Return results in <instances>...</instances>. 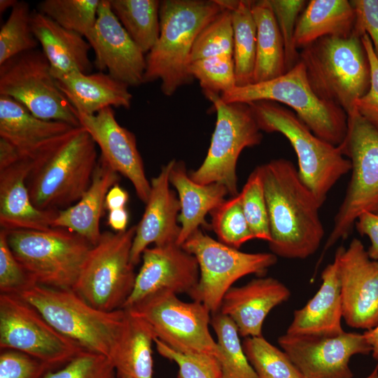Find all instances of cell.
I'll return each instance as SVG.
<instances>
[{"label": "cell", "mask_w": 378, "mask_h": 378, "mask_svg": "<svg viewBox=\"0 0 378 378\" xmlns=\"http://www.w3.org/2000/svg\"><path fill=\"white\" fill-rule=\"evenodd\" d=\"M356 12L353 33L362 36H369L378 58V0L350 1Z\"/></svg>", "instance_id": "cell-49"}, {"label": "cell", "mask_w": 378, "mask_h": 378, "mask_svg": "<svg viewBox=\"0 0 378 378\" xmlns=\"http://www.w3.org/2000/svg\"><path fill=\"white\" fill-rule=\"evenodd\" d=\"M128 199L127 192L117 183L112 186L106 194L105 209L109 211L125 208Z\"/></svg>", "instance_id": "cell-51"}, {"label": "cell", "mask_w": 378, "mask_h": 378, "mask_svg": "<svg viewBox=\"0 0 378 378\" xmlns=\"http://www.w3.org/2000/svg\"><path fill=\"white\" fill-rule=\"evenodd\" d=\"M242 346L258 378H303L288 355L262 335L246 337Z\"/></svg>", "instance_id": "cell-36"}, {"label": "cell", "mask_w": 378, "mask_h": 378, "mask_svg": "<svg viewBox=\"0 0 378 378\" xmlns=\"http://www.w3.org/2000/svg\"><path fill=\"white\" fill-rule=\"evenodd\" d=\"M355 21L356 12L350 1L311 0L298 20L295 46L302 49L324 36L348 38Z\"/></svg>", "instance_id": "cell-31"}, {"label": "cell", "mask_w": 378, "mask_h": 378, "mask_svg": "<svg viewBox=\"0 0 378 378\" xmlns=\"http://www.w3.org/2000/svg\"><path fill=\"white\" fill-rule=\"evenodd\" d=\"M20 158L22 157L13 145L0 138V169L14 164Z\"/></svg>", "instance_id": "cell-52"}, {"label": "cell", "mask_w": 378, "mask_h": 378, "mask_svg": "<svg viewBox=\"0 0 378 378\" xmlns=\"http://www.w3.org/2000/svg\"><path fill=\"white\" fill-rule=\"evenodd\" d=\"M0 95L14 99L37 118L80 126L75 108L57 87L50 64L38 48L0 64Z\"/></svg>", "instance_id": "cell-14"}, {"label": "cell", "mask_w": 378, "mask_h": 378, "mask_svg": "<svg viewBox=\"0 0 378 378\" xmlns=\"http://www.w3.org/2000/svg\"><path fill=\"white\" fill-rule=\"evenodd\" d=\"M361 41L370 65V85L368 92L356 100L354 108L378 131V58L368 34H363Z\"/></svg>", "instance_id": "cell-48"}, {"label": "cell", "mask_w": 378, "mask_h": 378, "mask_svg": "<svg viewBox=\"0 0 378 378\" xmlns=\"http://www.w3.org/2000/svg\"><path fill=\"white\" fill-rule=\"evenodd\" d=\"M347 115V132L338 147L351 162V176L318 264L329 248L349 235L360 214L378 213V131L355 108Z\"/></svg>", "instance_id": "cell-9"}, {"label": "cell", "mask_w": 378, "mask_h": 378, "mask_svg": "<svg viewBox=\"0 0 378 378\" xmlns=\"http://www.w3.org/2000/svg\"><path fill=\"white\" fill-rule=\"evenodd\" d=\"M31 11L27 2L18 1L0 29V64L24 52L38 48L31 25Z\"/></svg>", "instance_id": "cell-37"}, {"label": "cell", "mask_w": 378, "mask_h": 378, "mask_svg": "<svg viewBox=\"0 0 378 378\" xmlns=\"http://www.w3.org/2000/svg\"><path fill=\"white\" fill-rule=\"evenodd\" d=\"M335 255L343 318L351 328H374L378 325V260L369 258L356 238L346 248L339 246Z\"/></svg>", "instance_id": "cell-17"}, {"label": "cell", "mask_w": 378, "mask_h": 378, "mask_svg": "<svg viewBox=\"0 0 378 378\" xmlns=\"http://www.w3.org/2000/svg\"><path fill=\"white\" fill-rule=\"evenodd\" d=\"M211 324L217 337L220 378H258L244 353L234 323L217 312L212 314Z\"/></svg>", "instance_id": "cell-35"}, {"label": "cell", "mask_w": 378, "mask_h": 378, "mask_svg": "<svg viewBox=\"0 0 378 378\" xmlns=\"http://www.w3.org/2000/svg\"><path fill=\"white\" fill-rule=\"evenodd\" d=\"M94 50V65L130 86L144 83L145 53L136 45L111 10L109 0H100L96 22L85 37Z\"/></svg>", "instance_id": "cell-18"}, {"label": "cell", "mask_w": 378, "mask_h": 378, "mask_svg": "<svg viewBox=\"0 0 378 378\" xmlns=\"http://www.w3.org/2000/svg\"><path fill=\"white\" fill-rule=\"evenodd\" d=\"M278 343L303 378H353L350 358L372 352L363 334L344 331L334 336L285 333Z\"/></svg>", "instance_id": "cell-16"}, {"label": "cell", "mask_w": 378, "mask_h": 378, "mask_svg": "<svg viewBox=\"0 0 378 378\" xmlns=\"http://www.w3.org/2000/svg\"><path fill=\"white\" fill-rule=\"evenodd\" d=\"M284 46L286 71L300 61L294 42L298 20L307 4L304 0H270Z\"/></svg>", "instance_id": "cell-44"}, {"label": "cell", "mask_w": 378, "mask_h": 378, "mask_svg": "<svg viewBox=\"0 0 378 378\" xmlns=\"http://www.w3.org/2000/svg\"><path fill=\"white\" fill-rule=\"evenodd\" d=\"M256 167L267 203L272 253L287 259H305L314 254L325 233L319 216L321 205L294 164L278 158Z\"/></svg>", "instance_id": "cell-1"}, {"label": "cell", "mask_w": 378, "mask_h": 378, "mask_svg": "<svg viewBox=\"0 0 378 378\" xmlns=\"http://www.w3.org/2000/svg\"><path fill=\"white\" fill-rule=\"evenodd\" d=\"M59 332L83 349L110 358L124 323L125 312L98 309L74 290L35 285L20 295Z\"/></svg>", "instance_id": "cell-6"}, {"label": "cell", "mask_w": 378, "mask_h": 378, "mask_svg": "<svg viewBox=\"0 0 378 378\" xmlns=\"http://www.w3.org/2000/svg\"><path fill=\"white\" fill-rule=\"evenodd\" d=\"M174 160L163 165L158 175L150 181V191L141 219L136 225L131 249V262L135 266L144 250L151 244L164 246L176 243L181 232L178 213V197L170 189L169 174Z\"/></svg>", "instance_id": "cell-21"}, {"label": "cell", "mask_w": 378, "mask_h": 378, "mask_svg": "<svg viewBox=\"0 0 378 378\" xmlns=\"http://www.w3.org/2000/svg\"><path fill=\"white\" fill-rule=\"evenodd\" d=\"M17 0H1L0 1V13H4L7 9L12 8L16 4Z\"/></svg>", "instance_id": "cell-55"}, {"label": "cell", "mask_w": 378, "mask_h": 378, "mask_svg": "<svg viewBox=\"0 0 378 378\" xmlns=\"http://www.w3.org/2000/svg\"><path fill=\"white\" fill-rule=\"evenodd\" d=\"M290 297V291L283 283L272 277H260L242 286L230 288L219 312L234 323L240 336H261L268 314Z\"/></svg>", "instance_id": "cell-22"}, {"label": "cell", "mask_w": 378, "mask_h": 378, "mask_svg": "<svg viewBox=\"0 0 378 378\" xmlns=\"http://www.w3.org/2000/svg\"><path fill=\"white\" fill-rule=\"evenodd\" d=\"M257 28L253 83L267 81L286 72L283 38L270 0L252 1Z\"/></svg>", "instance_id": "cell-32"}, {"label": "cell", "mask_w": 378, "mask_h": 378, "mask_svg": "<svg viewBox=\"0 0 378 378\" xmlns=\"http://www.w3.org/2000/svg\"><path fill=\"white\" fill-rule=\"evenodd\" d=\"M189 71L198 80L204 96L220 95L236 86L232 56L218 55L192 62Z\"/></svg>", "instance_id": "cell-41"}, {"label": "cell", "mask_w": 378, "mask_h": 378, "mask_svg": "<svg viewBox=\"0 0 378 378\" xmlns=\"http://www.w3.org/2000/svg\"><path fill=\"white\" fill-rule=\"evenodd\" d=\"M217 1L222 8L230 10L232 15L236 86L252 84L257 45V28L251 10L252 1Z\"/></svg>", "instance_id": "cell-33"}, {"label": "cell", "mask_w": 378, "mask_h": 378, "mask_svg": "<svg viewBox=\"0 0 378 378\" xmlns=\"http://www.w3.org/2000/svg\"><path fill=\"white\" fill-rule=\"evenodd\" d=\"M100 0H44L36 10L61 27L83 36L96 22Z\"/></svg>", "instance_id": "cell-38"}, {"label": "cell", "mask_w": 378, "mask_h": 378, "mask_svg": "<svg viewBox=\"0 0 378 378\" xmlns=\"http://www.w3.org/2000/svg\"><path fill=\"white\" fill-rule=\"evenodd\" d=\"M30 158H20L0 169V225L1 229L46 230L59 211H42L32 203L26 180Z\"/></svg>", "instance_id": "cell-23"}, {"label": "cell", "mask_w": 378, "mask_h": 378, "mask_svg": "<svg viewBox=\"0 0 378 378\" xmlns=\"http://www.w3.org/2000/svg\"><path fill=\"white\" fill-rule=\"evenodd\" d=\"M225 103L271 101L281 103L294 113L318 138L338 146L344 141L348 115L340 106L321 99L312 88L304 65L299 61L284 74L245 86H235L220 94Z\"/></svg>", "instance_id": "cell-7"}, {"label": "cell", "mask_w": 378, "mask_h": 378, "mask_svg": "<svg viewBox=\"0 0 378 378\" xmlns=\"http://www.w3.org/2000/svg\"><path fill=\"white\" fill-rule=\"evenodd\" d=\"M128 211L125 208L115 209L108 211V225L116 232H124L128 228Z\"/></svg>", "instance_id": "cell-53"}, {"label": "cell", "mask_w": 378, "mask_h": 378, "mask_svg": "<svg viewBox=\"0 0 378 378\" xmlns=\"http://www.w3.org/2000/svg\"><path fill=\"white\" fill-rule=\"evenodd\" d=\"M209 214L211 227L223 244L239 249L245 242L255 239L245 217L239 192L225 200Z\"/></svg>", "instance_id": "cell-39"}, {"label": "cell", "mask_w": 378, "mask_h": 378, "mask_svg": "<svg viewBox=\"0 0 378 378\" xmlns=\"http://www.w3.org/2000/svg\"><path fill=\"white\" fill-rule=\"evenodd\" d=\"M363 335L372 347V357L378 360V325L372 329L365 330Z\"/></svg>", "instance_id": "cell-54"}, {"label": "cell", "mask_w": 378, "mask_h": 378, "mask_svg": "<svg viewBox=\"0 0 378 378\" xmlns=\"http://www.w3.org/2000/svg\"><path fill=\"white\" fill-rule=\"evenodd\" d=\"M300 61L314 92L348 114L370 85V65L361 37L324 36L304 47Z\"/></svg>", "instance_id": "cell-4"}, {"label": "cell", "mask_w": 378, "mask_h": 378, "mask_svg": "<svg viewBox=\"0 0 378 378\" xmlns=\"http://www.w3.org/2000/svg\"><path fill=\"white\" fill-rule=\"evenodd\" d=\"M160 355L174 362L178 368V378H220V366L216 358L202 354H185L172 349L155 339Z\"/></svg>", "instance_id": "cell-45"}, {"label": "cell", "mask_w": 378, "mask_h": 378, "mask_svg": "<svg viewBox=\"0 0 378 378\" xmlns=\"http://www.w3.org/2000/svg\"><path fill=\"white\" fill-rule=\"evenodd\" d=\"M124 309L122 328L109 358L117 378H153L155 335L144 319Z\"/></svg>", "instance_id": "cell-30"}, {"label": "cell", "mask_w": 378, "mask_h": 378, "mask_svg": "<svg viewBox=\"0 0 378 378\" xmlns=\"http://www.w3.org/2000/svg\"><path fill=\"white\" fill-rule=\"evenodd\" d=\"M169 182L177 190L181 206L178 216L181 232L176 244L182 246L194 232L206 225V215L225 200L228 191L220 183H195L190 178L182 160H174Z\"/></svg>", "instance_id": "cell-29"}, {"label": "cell", "mask_w": 378, "mask_h": 378, "mask_svg": "<svg viewBox=\"0 0 378 378\" xmlns=\"http://www.w3.org/2000/svg\"><path fill=\"white\" fill-rule=\"evenodd\" d=\"M50 370L47 364L27 354L1 349L0 378H44Z\"/></svg>", "instance_id": "cell-47"}, {"label": "cell", "mask_w": 378, "mask_h": 378, "mask_svg": "<svg viewBox=\"0 0 378 378\" xmlns=\"http://www.w3.org/2000/svg\"><path fill=\"white\" fill-rule=\"evenodd\" d=\"M76 114L80 126L99 146V156L115 172L130 180L139 200L146 204L150 182L146 178L134 134L118 122L111 106L94 115Z\"/></svg>", "instance_id": "cell-20"}, {"label": "cell", "mask_w": 378, "mask_h": 378, "mask_svg": "<svg viewBox=\"0 0 378 378\" xmlns=\"http://www.w3.org/2000/svg\"><path fill=\"white\" fill-rule=\"evenodd\" d=\"M118 174L99 156L90 187L76 204L58 211L52 227L68 229L92 245L97 244L102 234L99 224L105 210L106 196L118 183Z\"/></svg>", "instance_id": "cell-27"}, {"label": "cell", "mask_w": 378, "mask_h": 378, "mask_svg": "<svg viewBox=\"0 0 378 378\" xmlns=\"http://www.w3.org/2000/svg\"><path fill=\"white\" fill-rule=\"evenodd\" d=\"M0 349H12L60 368L85 350L59 332L20 295L0 294Z\"/></svg>", "instance_id": "cell-15"}, {"label": "cell", "mask_w": 378, "mask_h": 378, "mask_svg": "<svg viewBox=\"0 0 378 378\" xmlns=\"http://www.w3.org/2000/svg\"><path fill=\"white\" fill-rule=\"evenodd\" d=\"M135 232L136 226L104 232L92 247L74 290L94 307L121 309L132 293L136 276L130 259Z\"/></svg>", "instance_id": "cell-10"}, {"label": "cell", "mask_w": 378, "mask_h": 378, "mask_svg": "<svg viewBox=\"0 0 378 378\" xmlns=\"http://www.w3.org/2000/svg\"><path fill=\"white\" fill-rule=\"evenodd\" d=\"M322 284L314 297L295 310L286 332L293 335L334 336L344 332L341 324L342 307L338 275V260L321 273Z\"/></svg>", "instance_id": "cell-25"}, {"label": "cell", "mask_w": 378, "mask_h": 378, "mask_svg": "<svg viewBox=\"0 0 378 378\" xmlns=\"http://www.w3.org/2000/svg\"><path fill=\"white\" fill-rule=\"evenodd\" d=\"M239 193L243 211L254 238L270 242L271 234L267 203L257 167L250 174Z\"/></svg>", "instance_id": "cell-42"}, {"label": "cell", "mask_w": 378, "mask_h": 378, "mask_svg": "<svg viewBox=\"0 0 378 378\" xmlns=\"http://www.w3.org/2000/svg\"><path fill=\"white\" fill-rule=\"evenodd\" d=\"M261 131L283 134L298 158V174L322 206L336 183L351 172L338 146L316 136L294 111L271 101L248 103Z\"/></svg>", "instance_id": "cell-5"}, {"label": "cell", "mask_w": 378, "mask_h": 378, "mask_svg": "<svg viewBox=\"0 0 378 378\" xmlns=\"http://www.w3.org/2000/svg\"><path fill=\"white\" fill-rule=\"evenodd\" d=\"M6 232L12 252L36 285L74 290L93 246L88 241L63 227Z\"/></svg>", "instance_id": "cell-8"}, {"label": "cell", "mask_w": 378, "mask_h": 378, "mask_svg": "<svg viewBox=\"0 0 378 378\" xmlns=\"http://www.w3.org/2000/svg\"><path fill=\"white\" fill-rule=\"evenodd\" d=\"M125 309L144 319L155 339L172 349L218 358L217 342L209 328L211 313L203 304L184 302L174 293L160 291Z\"/></svg>", "instance_id": "cell-13"}, {"label": "cell", "mask_w": 378, "mask_h": 378, "mask_svg": "<svg viewBox=\"0 0 378 378\" xmlns=\"http://www.w3.org/2000/svg\"><path fill=\"white\" fill-rule=\"evenodd\" d=\"M222 10L217 0L160 1V36L146 55L144 83L160 80L162 92L170 97L192 83L189 65L194 42Z\"/></svg>", "instance_id": "cell-3"}, {"label": "cell", "mask_w": 378, "mask_h": 378, "mask_svg": "<svg viewBox=\"0 0 378 378\" xmlns=\"http://www.w3.org/2000/svg\"><path fill=\"white\" fill-rule=\"evenodd\" d=\"M220 95L207 94L217 118L210 146L202 164L189 172L197 183H220L234 196L237 190V163L241 151L259 145L262 140L252 110L246 103H225Z\"/></svg>", "instance_id": "cell-11"}, {"label": "cell", "mask_w": 378, "mask_h": 378, "mask_svg": "<svg viewBox=\"0 0 378 378\" xmlns=\"http://www.w3.org/2000/svg\"><path fill=\"white\" fill-rule=\"evenodd\" d=\"M141 260L133 290L122 309L160 291L189 294L198 283L196 258L176 243L148 247Z\"/></svg>", "instance_id": "cell-19"}, {"label": "cell", "mask_w": 378, "mask_h": 378, "mask_svg": "<svg viewBox=\"0 0 378 378\" xmlns=\"http://www.w3.org/2000/svg\"><path fill=\"white\" fill-rule=\"evenodd\" d=\"M76 127L34 115L13 98L0 95V138L12 144L23 158H31L52 139Z\"/></svg>", "instance_id": "cell-26"}, {"label": "cell", "mask_w": 378, "mask_h": 378, "mask_svg": "<svg viewBox=\"0 0 378 378\" xmlns=\"http://www.w3.org/2000/svg\"><path fill=\"white\" fill-rule=\"evenodd\" d=\"M55 80L78 113L94 115L106 107L130 108L131 106L129 86L108 74L74 72Z\"/></svg>", "instance_id": "cell-28"}, {"label": "cell", "mask_w": 378, "mask_h": 378, "mask_svg": "<svg viewBox=\"0 0 378 378\" xmlns=\"http://www.w3.org/2000/svg\"><path fill=\"white\" fill-rule=\"evenodd\" d=\"M44 378H117V376L108 357L83 350L62 368L48 371Z\"/></svg>", "instance_id": "cell-43"}, {"label": "cell", "mask_w": 378, "mask_h": 378, "mask_svg": "<svg viewBox=\"0 0 378 378\" xmlns=\"http://www.w3.org/2000/svg\"><path fill=\"white\" fill-rule=\"evenodd\" d=\"M31 25L55 78L74 72L91 74V46L84 36L61 27L37 10L31 11Z\"/></svg>", "instance_id": "cell-24"}, {"label": "cell", "mask_w": 378, "mask_h": 378, "mask_svg": "<svg viewBox=\"0 0 378 378\" xmlns=\"http://www.w3.org/2000/svg\"><path fill=\"white\" fill-rule=\"evenodd\" d=\"M197 259L200 278L188 294L211 313L219 312L224 295L240 278L263 275L277 261L272 253H245L216 241L200 229L181 246Z\"/></svg>", "instance_id": "cell-12"}, {"label": "cell", "mask_w": 378, "mask_h": 378, "mask_svg": "<svg viewBox=\"0 0 378 378\" xmlns=\"http://www.w3.org/2000/svg\"><path fill=\"white\" fill-rule=\"evenodd\" d=\"M111 10L130 37L147 54L160 36L159 0H109Z\"/></svg>", "instance_id": "cell-34"}, {"label": "cell", "mask_w": 378, "mask_h": 378, "mask_svg": "<svg viewBox=\"0 0 378 378\" xmlns=\"http://www.w3.org/2000/svg\"><path fill=\"white\" fill-rule=\"evenodd\" d=\"M98 159L95 142L81 126L48 141L31 158L26 183L33 204L60 211L76 204L90 187Z\"/></svg>", "instance_id": "cell-2"}, {"label": "cell", "mask_w": 378, "mask_h": 378, "mask_svg": "<svg viewBox=\"0 0 378 378\" xmlns=\"http://www.w3.org/2000/svg\"><path fill=\"white\" fill-rule=\"evenodd\" d=\"M35 283L12 252L7 232L0 230V294L20 295Z\"/></svg>", "instance_id": "cell-46"}, {"label": "cell", "mask_w": 378, "mask_h": 378, "mask_svg": "<svg viewBox=\"0 0 378 378\" xmlns=\"http://www.w3.org/2000/svg\"><path fill=\"white\" fill-rule=\"evenodd\" d=\"M365 378H378V365L374 370Z\"/></svg>", "instance_id": "cell-56"}, {"label": "cell", "mask_w": 378, "mask_h": 378, "mask_svg": "<svg viewBox=\"0 0 378 378\" xmlns=\"http://www.w3.org/2000/svg\"><path fill=\"white\" fill-rule=\"evenodd\" d=\"M355 226L360 234L366 235L370 240L367 251L369 258L378 260V213H363L356 220Z\"/></svg>", "instance_id": "cell-50"}, {"label": "cell", "mask_w": 378, "mask_h": 378, "mask_svg": "<svg viewBox=\"0 0 378 378\" xmlns=\"http://www.w3.org/2000/svg\"><path fill=\"white\" fill-rule=\"evenodd\" d=\"M233 49L231 12L223 8V10L197 35L191 50L190 63L218 55L233 57Z\"/></svg>", "instance_id": "cell-40"}]
</instances>
